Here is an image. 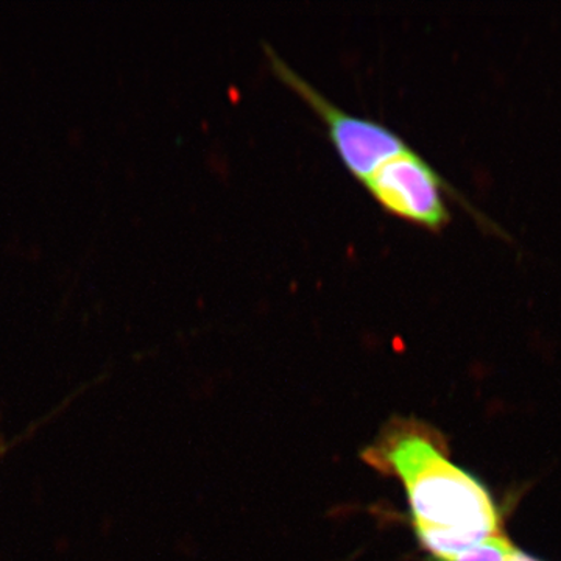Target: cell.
I'll return each instance as SVG.
<instances>
[{
    "instance_id": "3957f363",
    "label": "cell",
    "mask_w": 561,
    "mask_h": 561,
    "mask_svg": "<svg viewBox=\"0 0 561 561\" xmlns=\"http://www.w3.org/2000/svg\"><path fill=\"white\" fill-rule=\"evenodd\" d=\"M362 184L382 209L419 227L438 231L451 219L445 192H456L413 149L383 162Z\"/></svg>"
},
{
    "instance_id": "277c9868",
    "label": "cell",
    "mask_w": 561,
    "mask_h": 561,
    "mask_svg": "<svg viewBox=\"0 0 561 561\" xmlns=\"http://www.w3.org/2000/svg\"><path fill=\"white\" fill-rule=\"evenodd\" d=\"M512 552L511 542L500 535L476 546L470 551L448 557V559H434V561H511Z\"/></svg>"
},
{
    "instance_id": "5b68a950",
    "label": "cell",
    "mask_w": 561,
    "mask_h": 561,
    "mask_svg": "<svg viewBox=\"0 0 561 561\" xmlns=\"http://www.w3.org/2000/svg\"><path fill=\"white\" fill-rule=\"evenodd\" d=\"M511 561H538L535 559H531V557L526 556V553L516 551V549H513Z\"/></svg>"
},
{
    "instance_id": "6da1fadb",
    "label": "cell",
    "mask_w": 561,
    "mask_h": 561,
    "mask_svg": "<svg viewBox=\"0 0 561 561\" xmlns=\"http://www.w3.org/2000/svg\"><path fill=\"white\" fill-rule=\"evenodd\" d=\"M365 460L400 479L413 530L434 559L459 556L500 537V516L489 491L454 465L423 426L393 424L365 453Z\"/></svg>"
},
{
    "instance_id": "7a4b0ae2",
    "label": "cell",
    "mask_w": 561,
    "mask_h": 561,
    "mask_svg": "<svg viewBox=\"0 0 561 561\" xmlns=\"http://www.w3.org/2000/svg\"><path fill=\"white\" fill-rule=\"evenodd\" d=\"M264 49L276 76L297 92L327 125L332 146L354 179L364 183L383 162L411 150L397 131L381 122L356 116L332 103L297 70L291 69L267 43H264Z\"/></svg>"
}]
</instances>
